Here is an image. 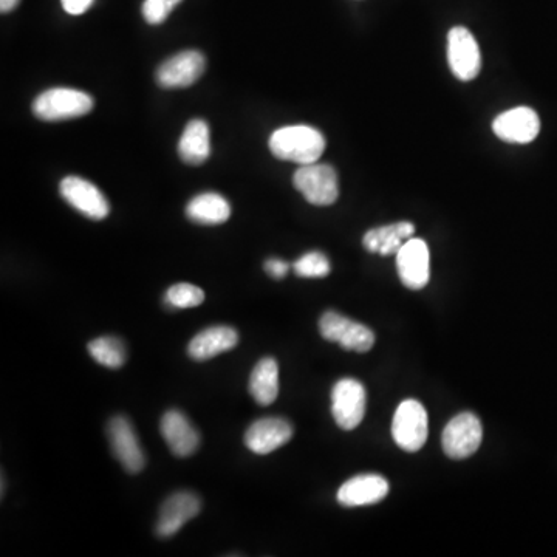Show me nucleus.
<instances>
[{"label":"nucleus","instance_id":"nucleus-1","mask_svg":"<svg viewBox=\"0 0 557 557\" xmlns=\"http://www.w3.org/2000/svg\"><path fill=\"white\" fill-rule=\"evenodd\" d=\"M268 144L274 157L304 166L316 163L321 158L325 138L315 127L296 124L277 129Z\"/></svg>","mask_w":557,"mask_h":557},{"label":"nucleus","instance_id":"nucleus-2","mask_svg":"<svg viewBox=\"0 0 557 557\" xmlns=\"http://www.w3.org/2000/svg\"><path fill=\"white\" fill-rule=\"evenodd\" d=\"M95 106L83 90L56 87L42 92L33 103V113L42 121H65L84 117Z\"/></svg>","mask_w":557,"mask_h":557},{"label":"nucleus","instance_id":"nucleus-3","mask_svg":"<svg viewBox=\"0 0 557 557\" xmlns=\"http://www.w3.org/2000/svg\"><path fill=\"white\" fill-rule=\"evenodd\" d=\"M428 412L417 400H406L398 406L393 415V440L407 452H417L428 440Z\"/></svg>","mask_w":557,"mask_h":557},{"label":"nucleus","instance_id":"nucleus-4","mask_svg":"<svg viewBox=\"0 0 557 557\" xmlns=\"http://www.w3.org/2000/svg\"><path fill=\"white\" fill-rule=\"evenodd\" d=\"M294 186L305 200L315 206H330L338 200V174L330 165L311 163L294 172Z\"/></svg>","mask_w":557,"mask_h":557},{"label":"nucleus","instance_id":"nucleus-5","mask_svg":"<svg viewBox=\"0 0 557 557\" xmlns=\"http://www.w3.org/2000/svg\"><path fill=\"white\" fill-rule=\"evenodd\" d=\"M319 332L327 341L338 342L342 349L353 352H369L375 344V335L367 325L352 321L336 311H325L319 321Z\"/></svg>","mask_w":557,"mask_h":557},{"label":"nucleus","instance_id":"nucleus-6","mask_svg":"<svg viewBox=\"0 0 557 557\" xmlns=\"http://www.w3.org/2000/svg\"><path fill=\"white\" fill-rule=\"evenodd\" d=\"M367 393L353 378L338 381L332 390V412L336 424L344 431L358 428L366 415Z\"/></svg>","mask_w":557,"mask_h":557},{"label":"nucleus","instance_id":"nucleus-7","mask_svg":"<svg viewBox=\"0 0 557 557\" xmlns=\"http://www.w3.org/2000/svg\"><path fill=\"white\" fill-rule=\"evenodd\" d=\"M483 428L477 415L463 412L446 424L441 443L446 455L455 460L471 457L482 445Z\"/></svg>","mask_w":557,"mask_h":557},{"label":"nucleus","instance_id":"nucleus-8","mask_svg":"<svg viewBox=\"0 0 557 557\" xmlns=\"http://www.w3.org/2000/svg\"><path fill=\"white\" fill-rule=\"evenodd\" d=\"M448 62L451 72L460 81H472L482 70V53L471 31L454 27L448 35Z\"/></svg>","mask_w":557,"mask_h":557},{"label":"nucleus","instance_id":"nucleus-9","mask_svg":"<svg viewBox=\"0 0 557 557\" xmlns=\"http://www.w3.org/2000/svg\"><path fill=\"white\" fill-rule=\"evenodd\" d=\"M62 199L92 220H103L109 216L110 206L103 192L83 177L69 175L59 183Z\"/></svg>","mask_w":557,"mask_h":557},{"label":"nucleus","instance_id":"nucleus-10","mask_svg":"<svg viewBox=\"0 0 557 557\" xmlns=\"http://www.w3.org/2000/svg\"><path fill=\"white\" fill-rule=\"evenodd\" d=\"M205 69V56L197 50H186L163 62L155 78L163 89H186L199 81Z\"/></svg>","mask_w":557,"mask_h":557},{"label":"nucleus","instance_id":"nucleus-11","mask_svg":"<svg viewBox=\"0 0 557 557\" xmlns=\"http://www.w3.org/2000/svg\"><path fill=\"white\" fill-rule=\"evenodd\" d=\"M107 437L112 446L113 455L129 474H138L146 465L143 449L135 434L134 426L123 415H117L109 421Z\"/></svg>","mask_w":557,"mask_h":557},{"label":"nucleus","instance_id":"nucleus-12","mask_svg":"<svg viewBox=\"0 0 557 557\" xmlns=\"http://www.w3.org/2000/svg\"><path fill=\"white\" fill-rule=\"evenodd\" d=\"M397 270L403 285L411 290H421L431 279V253L421 239L407 240L397 253Z\"/></svg>","mask_w":557,"mask_h":557},{"label":"nucleus","instance_id":"nucleus-13","mask_svg":"<svg viewBox=\"0 0 557 557\" xmlns=\"http://www.w3.org/2000/svg\"><path fill=\"white\" fill-rule=\"evenodd\" d=\"M494 134L506 143L527 144L540 132V120L530 107H516L500 113L493 123Z\"/></svg>","mask_w":557,"mask_h":557},{"label":"nucleus","instance_id":"nucleus-14","mask_svg":"<svg viewBox=\"0 0 557 557\" xmlns=\"http://www.w3.org/2000/svg\"><path fill=\"white\" fill-rule=\"evenodd\" d=\"M294 429L284 418L268 417L254 421L245 434V445L254 454L267 455L287 445Z\"/></svg>","mask_w":557,"mask_h":557},{"label":"nucleus","instance_id":"nucleus-15","mask_svg":"<svg viewBox=\"0 0 557 557\" xmlns=\"http://www.w3.org/2000/svg\"><path fill=\"white\" fill-rule=\"evenodd\" d=\"M200 508H202V503L195 494L188 493V491L172 494L161 506L157 522L158 536H174L182 530L186 522L199 516Z\"/></svg>","mask_w":557,"mask_h":557},{"label":"nucleus","instance_id":"nucleus-16","mask_svg":"<svg viewBox=\"0 0 557 557\" xmlns=\"http://www.w3.org/2000/svg\"><path fill=\"white\" fill-rule=\"evenodd\" d=\"M387 494H389V482L384 479L383 475H356L339 488L338 502L339 505L347 506V508L375 505V503L381 502Z\"/></svg>","mask_w":557,"mask_h":557},{"label":"nucleus","instance_id":"nucleus-17","mask_svg":"<svg viewBox=\"0 0 557 557\" xmlns=\"http://www.w3.org/2000/svg\"><path fill=\"white\" fill-rule=\"evenodd\" d=\"M160 431L172 454L185 458L194 454L200 445L199 432L189 423L188 418L178 411H169L163 415Z\"/></svg>","mask_w":557,"mask_h":557},{"label":"nucleus","instance_id":"nucleus-18","mask_svg":"<svg viewBox=\"0 0 557 557\" xmlns=\"http://www.w3.org/2000/svg\"><path fill=\"white\" fill-rule=\"evenodd\" d=\"M239 342V333L233 327L217 325L203 330L189 342L188 353L195 361H208L220 353L234 349Z\"/></svg>","mask_w":557,"mask_h":557},{"label":"nucleus","instance_id":"nucleus-19","mask_svg":"<svg viewBox=\"0 0 557 557\" xmlns=\"http://www.w3.org/2000/svg\"><path fill=\"white\" fill-rule=\"evenodd\" d=\"M415 225L411 222H397L392 225L378 226L364 234L363 245L370 253L392 256L401 250L407 240L412 239Z\"/></svg>","mask_w":557,"mask_h":557},{"label":"nucleus","instance_id":"nucleus-20","mask_svg":"<svg viewBox=\"0 0 557 557\" xmlns=\"http://www.w3.org/2000/svg\"><path fill=\"white\" fill-rule=\"evenodd\" d=\"M178 155L186 165H203L211 155V134L206 121L192 120L178 141Z\"/></svg>","mask_w":557,"mask_h":557},{"label":"nucleus","instance_id":"nucleus-21","mask_svg":"<svg viewBox=\"0 0 557 557\" xmlns=\"http://www.w3.org/2000/svg\"><path fill=\"white\" fill-rule=\"evenodd\" d=\"M186 216L199 225H222L231 217V205L217 192H203L188 203Z\"/></svg>","mask_w":557,"mask_h":557},{"label":"nucleus","instance_id":"nucleus-22","mask_svg":"<svg viewBox=\"0 0 557 557\" xmlns=\"http://www.w3.org/2000/svg\"><path fill=\"white\" fill-rule=\"evenodd\" d=\"M250 393L260 406H270L279 395V366L276 359L264 358L254 366L250 376Z\"/></svg>","mask_w":557,"mask_h":557},{"label":"nucleus","instance_id":"nucleus-23","mask_svg":"<svg viewBox=\"0 0 557 557\" xmlns=\"http://www.w3.org/2000/svg\"><path fill=\"white\" fill-rule=\"evenodd\" d=\"M89 353L96 363L109 369H120L126 363V347L121 339L112 336L93 339L89 344Z\"/></svg>","mask_w":557,"mask_h":557},{"label":"nucleus","instance_id":"nucleus-24","mask_svg":"<svg viewBox=\"0 0 557 557\" xmlns=\"http://www.w3.org/2000/svg\"><path fill=\"white\" fill-rule=\"evenodd\" d=\"M205 301V291L192 284H177L166 293V304L174 308L199 307Z\"/></svg>","mask_w":557,"mask_h":557},{"label":"nucleus","instance_id":"nucleus-25","mask_svg":"<svg viewBox=\"0 0 557 557\" xmlns=\"http://www.w3.org/2000/svg\"><path fill=\"white\" fill-rule=\"evenodd\" d=\"M293 270L298 276L318 279V277L329 276L332 265L324 254L319 251H311L294 262Z\"/></svg>","mask_w":557,"mask_h":557},{"label":"nucleus","instance_id":"nucleus-26","mask_svg":"<svg viewBox=\"0 0 557 557\" xmlns=\"http://www.w3.org/2000/svg\"><path fill=\"white\" fill-rule=\"evenodd\" d=\"M171 0H144L143 18L147 24L160 25L169 18L174 10Z\"/></svg>","mask_w":557,"mask_h":557},{"label":"nucleus","instance_id":"nucleus-27","mask_svg":"<svg viewBox=\"0 0 557 557\" xmlns=\"http://www.w3.org/2000/svg\"><path fill=\"white\" fill-rule=\"evenodd\" d=\"M95 0H61L62 8L65 13L72 14V16H81L92 7Z\"/></svg>","mask_w":557,"mask_h":557},{"label":"nucleus","instance_id":"nucleus-28","mask_svg":"<svg viewBox=\"0 0 557 557\" xmlns=\"http://www.w3.org/2000/svg\"><path fill=\"white\" fill-rule=\"evenodd\" d=\"M265 271L274 279H282L290 271V265L281 259H268L264 265Z\"/></svg>","mask_w":557,"mask_h":557},{"label":"nucleus","instance_id":"nucleus-29","mask_svg":"<svg viewBox=\"0 0 557 557\" xmlns=\"http://www.w3.org/2000/svg\"><path fill=\"white\" fill-rule=\"evenodd\" d=\"M21 0H0V11L2 13H10L14 8L18 7Z\"/></svg>","mask_w":557,"mask_h":557},{"label":"nucleus","instance_id":"nucleus-30","mask_svg":"<svg viewBox=\"0 0 557 557\" xmlns=\"http://www.w3.org/2000/svg\"><path fill=\"white\" fill-rule=\"evenodd\" d=\"M172 4H174V7H177V5L182 4L183 0H171Z\"/></svg>","mask_w":557,"mask_h":557}]
</instances>
